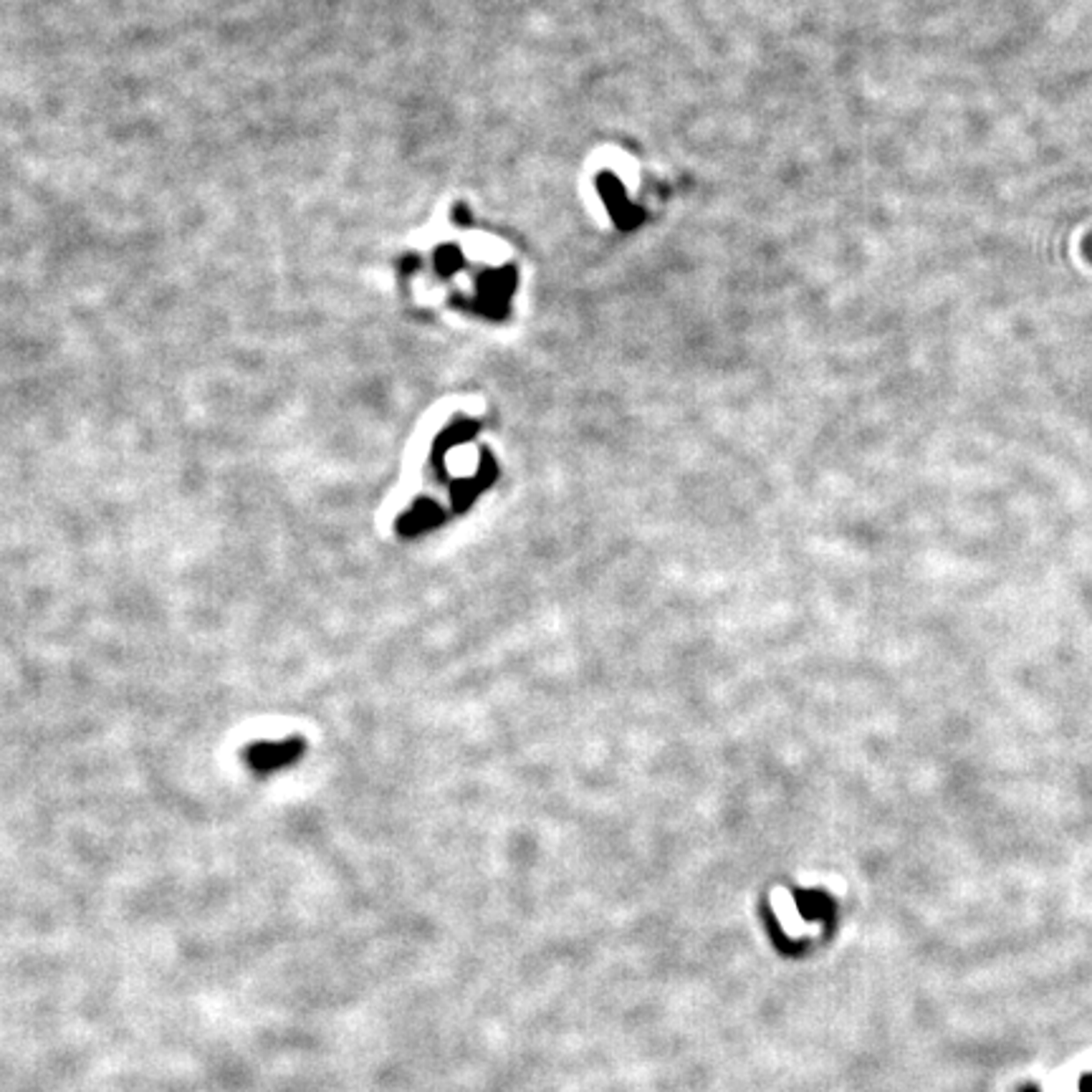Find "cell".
Segmentation results:
<instances>
[{"mask_svg":"<svg viewBox=\"0 0 1092 1092\" xmlns=\"http://www.w3.org/2000/svg\"><path fill=\"white\" fill-rule=\"evenodd\" d=\"M302 753V744L299 741H288V744H258L253 751H248V761L256 771H273V768L286 767L291 761H296V756Z\"/></svg>","mask_w":1092,"mask_h":1092,"instance_id":"6da1fadb","label":"cell"}]
</instances>
